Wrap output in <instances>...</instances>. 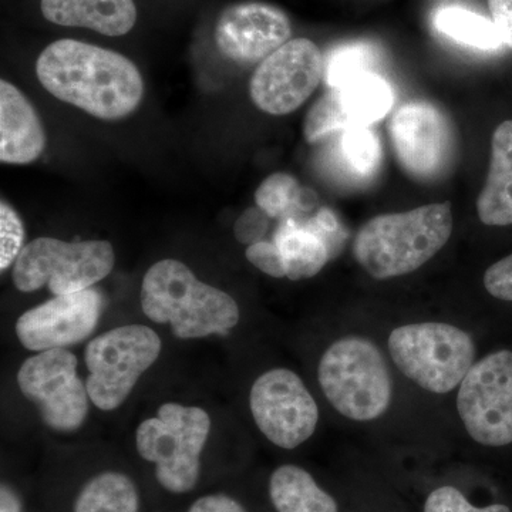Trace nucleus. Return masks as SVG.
<instances>
[{
	"mask_svg": "<svg viewBox=\"0 0 512 512\" xmlns=\"http://www.w3.org/2000/svg\"><path fill=\"white\" fill-rule=\"evenodd\" d=\"M40 84L64 103L101 120H120L137 110L144 80L136 64L103 47L63 39L40 53Z\"/></svg>",
	"mask_w": 512,
	"mask_h": 512,
	"instance_id": "f257e3e1",
	"label": "nucleus"
},
{
	"mask_svg": "<svg viewBox=\"0 0 512 512\" xmlns=\"http://www.w3.org/2000/svg\"><path fill=\"white\" fill-rule=\"evenodd\" d=\"M451 232L453 212L448 202L377 215L357 232L353 255L372 278H397L412 274L439 254Z\"/></svg>",
	"mask_w": 512,
	"mask_h": 512,
	"instance_id": "f03ea898",
	"label": "nucleus"
},
{
	"mask_svg": "<svg viewBox=\"0 0 512 512\" xmlns=\"http://www.w3.org/2000/svg\"><path fill=\"white\" fill-rule=\"evenodd\" d=\"M141 308L148 319L170 323L180 339L225 335L239 322L237 302L198 281L188 266L163 259L148 269L141 285Z\"/></svg>",
	"mask_w": 512,
	"mask_h": 512,
	"instance_id": "7ed1b4c3",
	"label": "nucleus"
},
{
	"mask_svg": "<svg viewBox=\"0 0 512 512\" xmlns=\"http://www.w3.org/2000/svg\"><path fill=\"white\" fill-rule=\"evenodd\" d=\"M318 379L326 399L346 419H379L392 403L386 360L372 340L360 336L336 340L323 353Z\"/></svg>",
	"mask_w": 512,
	"mask_h": 512,
	"instance_id": "20e7f679",
	"label": "nucleus"
},
{
	"mask_svg": "<svg viewBox=\"0 0 512 512\" xmlns=\"http://www.w3.org/2000/svg\"><path fill=\"white\" fill-rule=\"evenodd\" d=\"M210 430L211 419L205 410L165 403L157 419L138 426V454L156 466V478L164 490L190 493L200 481L201 453Z\"/></svg>",
	"mask_w": 512,
	"mask_h": 512,
	"instance_id": "39448f33",
	"label": "nucleus"
},
{
	"mask_svg": "<svg viewBox=\"0 0 512 512\" xmlns=\"http://www.w3.org/2000/svg\"><path fill=\"white\" fill-rule=\"evenodd\" d=\"M389 352L397 369L421 389L444 394L456 389L470 372L476 346L463 329L423 322L394 329Z\"/></svg>",
	"mask_w": 512,
	"mask_h": 512,
	"instance_id": "423d86ee",
	"label": "nucleus"
},
{
	"mask_svg": "<svg viewBox=\"0 0 512 512\" xmlns=\"http://www.w3.org/2000/svg\"><path fill=\"white\" fill-rule=\"evenodd\" d=\"M116 255L107 241L64 242L37 238L22 249L13 269L20 292L49 286L56 296L86 291L113 271Z\"/></svg>",
	"mask_w": 512,
	"mask_h": 512,
	"instance_id": "0eeeda50",
	"label": "nucleus"
},
{
	"mask_svg": "<svg viewBox=\"0 0 512 512\" xmlns=\"http://www.w3.org/2000/svg\"><path fill=\"white\" fill-rule=\"evenodd\" d=\"M161 346L160 336L143 325L121 326L89 342L84 353L90 372L86 387L94 406L103 412L120 407L156 363Z\"/></svg>",
	"mask_w": 512,
	"mask_h": 512,
	"instance_id": "6e6552de",
	"label": "nucleus"
},
{
	"mask_svg": "<svg viewBox=\"0 0 512 512\" xmlns=\"http://www.w3.org/2000/svg\"><path fill=\"white\" fill-rule=\"evenodd\" d=\"M457 410L471 439L488 447L512 443V352L474 363L460 383Z\"/></svg>",
	"mask_w": 512,
	"mask_h": 512,
	"instance_id": "1a4fd4ad",
	"label": "nucleus"
},
{
	"mask_svg": "<svg viewBox=\"0 0 512 512\" xmlns=\"http://www.w3.org/2000/svg\"><path fill=\"white\" fill-rule=\"evenodd\" d=\"M18 384L50 429L74 431L86 421L90 396L77 376L76 356L69 350H46L29 357L20 366Z\"/></svg>",
	"mask_w": 512,
	"mask_h": 512,
	"instance_id": "9d476101",
	"label": "nucleus"
},
{
	"mask_svg": "<svg viewBox=\"0 0 512 512\" xmlns=\"http://www.w3.org/2000/svg\"><path fill=\"white\" fill-rule=\"evenodd\" d=\"M397 161L410 177L436 181L450 168L456 151L453 124L429 101H410L394 113L389 124Z\"/></svg>",
	"mask_w": 512,
	"mask_h": 512,
	"instance_id": "9b49d317",
	"label": "nucleus"
},
{
	"mask_svg": "<svg viewBox=\"0 0 512 512\" xmlns=\"http://www.w3.org/2000/svg\"><path fill=\"white\" fill-rule=\"evenodd\" d=\"M249 404L258 429L285 450L311 439L318 426V404L301 377L288 369H272L259 376Z\"/></svg>",
	"mask_w": 512,
	"mask_h": 512,
	"instance_id": "f8f14e48",
	"label": "nucleus"
},
{
	"mask_svg": "<svg viewBox=\"0 0 512 512\" xmlns=\"http://www.w3.org/2000/svg\"><path fill=\"white\" fill-rule=\"evenodd\" d=\"M325 73V56L309 39H293L256 67L251 80L255 106L272 116L293 113L305 103Z\"/></svg>",
	"mask_w": 512,
	"mask_h": 512,
	"instance_id": "ddd939ff",
	"label": "nucleus"
},
{
	"mask_svg": "<svg viewBox=\"0 0 512 512\" xmlns=\"http://www.w3.org/2000/svg\"><path fill=\"white\" fill-rule=\"evenodd\" d=\"M393 104V89L386 79L379 73L360 74L313 104L303 134L309 143H318L346 128L370 127L384 119Z\"/></svg>",
	"mask_w": 512,
	"mask_h": 512,
	"instance_id": "4468645a",
	"label": "nucleus"
},
{
	"mask_svg": "<svg viewBox=\"0 0 512 512\" xmlns=\"http://www.w3.org/2000/svg\"><path fill=\"white\" fill-rule=\"evenodd\" d=\"M103 308V295L96 289L56 296L23 313L16 335L32 352L64 349L92 335Z\"/></svg>",
	"mask_w": 512,
	"mask_h": 512,
	"instance_id": "2eb2a0df",
	"label": "nucleus"
},
{
	"mask_svg": "<svg viewBox=\"0 0 512 512\" xmlns=\"http://www.w3.org/2000/svg\"><path fill=\"white\" fill-rule=\"evenodd\" d=\"M292 26L284 10L262 2L239 3L225 9L215 28V43L232 62H264L289 42Z\"/></svg>",
	"mask_w": 512,
	"mask_h": 512,
	"instance_id": "dca6fc26",
	"label": "nucleus"
},
{
	"mask_svg": "<svg viewBox=\"0 0 512 512\" xmlns=\"http://www.w3.org/2000/svg\"><path fill=\"white\" fill-rule=\"evenodd\" d=\"M46 134L25 94L12 83L0 82V161L30 164L42 156Z\"/></svg>",
	"mask_w": 512,
	"mask_h": 512,
	"instance_id": "f3484780",
	"label": "nucleus"
},
{
	"mask_svg": "<svg viewBox=\"0 0 512 512\" xmlns=\"http://www.w3.org/2000/svg\"><path fill=\"white\" fill-rule=\"evenodd\" d=\"M43 16L67 28L94 30L104 36H124L137 22L134 0H42Z\"/></svg>",
	"mask_w": 512,
	"mask_h": 512,
	"instance_id": "a211bd4d",
	"label": "nucleus"
},
{
	"mask_svg": "<svg viewBox=\"0 0 512 512\" xmlns=\"http://www.w3.org/2000/svg\"><path fill=\"white\" fill-rule=\"evenodd\" d=\"M477 212L488 227L512 225V120L495 128L490 170L477 198Z\"/></svg>",
	"mask_w": 512,
	"mask_h": 512,
	"instance_id": "6ab92c4d",
	"label": "nucleus"
},
{
	"mask_svg": "<svg viewBox=\"0 0 512 512\" xmlns=\"http://www.w3.org/2000/svg\"><path fill=\"white\" fill-rule=\"evenodd\" d=\"M274 242L284 259L286 278L291 281L318 275L330 259L325 241L298 218L282 220Z\"/></svg>",
	"mask_w": 512,
	"mask_h": 512,
	"instance_id": "aec40b11",
	"label": "nucleus"
},
{
	"mask_svg": "<svg viewBox=\"0 0 512 512\" xmlns=\"http://www.w3.org/2000/svg\"><path fill=\"white\" fill-rule=\"evenodd\" d=\"M269 495L278 512H339L332 495L298 466L276 468L269 480Z\"/></svg>",
	"mask_w": 512,
	"mask_h": 512,
	"instance_id": "412c9836",
	"label": "nucleus"
},
{
	"mask_svg": "<svg viewBox=\"0 0 512 512\" xmlns=\"http://www.w3.org/2000/svg\"><path fill=\"white\" fill-rule=\"evenodd\" d=\"M338 133L330 150L332 164L350 181L372 180L382 164V147L375 131L370 127H355Z\"/></svg>",
	"mask_w": 512,
	"mask_h": 512,
	"instance_id": "4be33fe9",
	"label": "nucleus"
},
{
	"mask_svg": "<svg viewBox=\"0 0 512 512\" xmlns=\"http://www.w3.org/2000/svg\"><path fill=\"white\" fill-rule=\"evenodd\" d=\"M140 495L134 481L117 471H104L87 481L73 512H138Z\"/></svg>",
	"mask_w": 512,
	"mask_h": 512,
	"instance_id": "5701e85b",
	"label": "nucleus"
},
{
	"mask_svg": "<svg viewBox=\"0 0 512 512\" xmlns=\"http://www.w3.org/2000/svg\"><path fill=\"white\" fill-rule=\"evenodd\" d=\"M437 32L458 45L473 49L497 50L504 46L493 19L484 18L473 10L461 6H444L433 16Z\"/></svg>",
	"mask_w": 512,
	"mask_h": 512,
	"instance_id": "b1692460",
	"label": "nucleus"
},
{
	"mask_svg": "<svg viewBox=\"0 0 512 512\" xmlns=\"http://www.w3.org/2000/svg\"><path fill=\"white\" fill-rule=\"evenodd\" d=\"M256 207L269 218H296L315 207L312 191L303 190L292 175L275 173L266 178L255 192Z\"/></svg>",
	"mask_w": 512,
	"mask_h": 512,
	"instance_id": "393cba45",
	"label": "nucleus"
},
{
	"mask_svg": "<svg viewBox=\"0 0 512 512\" xmlns=\"http://www.w3.org/2000/svg\"><path fill=\"white\" fill-rule=\"evenodd\" d=\"M380 62L382 52L372 43H346L330 50L325 57L323 80L330 89H335L360 74L377 73Z\"/></svg>",
	"mask_w": 512,
	"mask_h": 512,
	"instance_id": "a878e982",
	"label": "nucleus"
},
{
	"mask_svg": "<svg viewBox=\"0 0 512 512\" xmlns=\"http://www.w3.org/2000/svg\"><path fill=\"white\" fill-rule=\"evenodd\" d=\"M25 228L16 211L2 201L0 204V269L6 271L22 252Z\"/></svg>",
	"mask_w": 512,
	"mask_h": 512,
	"instance_id": "bb28decb",
	"label": "nucleus"
},
{
	"mask_svg": "<svg viewBox=\"0 0 512 512\" xmlns=\"http://www.w3.org/2000/svg\"><path fill=\"white\" fill-rule=\"evenodd\" d=\"M424 512H511L507 505L493 504L477 508L468 503L466 497L457 488L440 487L427 497Z\"/></svg>",
	"mask_w": 512,
	"mask_h": 512,
	"instance_id": "cd10ccee",
	"label": "nucleus"
},
{
	"mask_svg": "<svg viewBox=\"0 0 512 512\" xmlns=\"http://www.w3.org/2000/svg\"><path fill=\"white\" fill-rule=\"evenodd\" d=\"M303 222L325 241L330 258L339 254L346 242V231L332 211L328 208H320L313 217Z\"/></svg>",
	"mask_w": 512,
	"mask_h": 512,
	"instance_id": "c85d7f7f",
	"label": "nucleus"
},
{
	"mask_svg": "<svg viewBox=\"0 0 512 512\" xmlns=\"http://www.w3.org/2000/svg\"><path fill=\"white\" fill-rule=\"evenodd\" d=\"M245 255L248 261L264 274L272 278H286L284 259L274 241H261L249 245Z\"/></svg>",
	"mask_w": 512,
	"mask_h": 512,
	"instance_id": "c756f323",
	"label": "nucleus"
},
{
	"mask_svg": "<svg viewBox=\"0 0 512 512\" xmlns=\"http://www.w3.org/2000/svg\"><path fill=\"white\" fill-rule=\"evenodd\" d=\"M269 228V217L261 208H248L235 222L234 234L241 244L254 245L264 241Z\"/></svg>",
	"mask_w": 512,
	"mask_h": 512,
	"instance_id": "7c9ffc66",
	"label": "nucleus"
},
{
	"mask_svg": "<svg viewBox=\"0 0 512 512\" xmlns=\"http://www.w3.org/2000/svg\"><path fill=\"white\" fill-rule=\"evenodd\" d=\"M484 286L494 298L512 302V254L485 271Z\"/></svg>",
	"mask_w": 512,
	"mask_h": 512,
	"instance_id": "2f4dec72",
	"label": "nucleus"
},
{
	"mask_svg": "<svg viewBox=\"0 0 512 512\" xmlns=\"http://www.w3.org/2000/svg\"><path fill=\"white\" fill-rule=\"evenodd\" d=\"M488 8L501 40L512 49V0H488Z\"/></svg>",
	"mask_w": 512,
	"mask_h": 512,
	"instance_id": "473e14b6",
	"label": "nucleus"
},
{
	"mask_svg": "<svg viewBox=\"0 0 512 512\" xmlns=\"http://www.w3.org/2000/svg\"><path fill=\"white\" fill-rule=\"evenodd\" d=\"M188 512H248L234 498L225 494H211L198 498Z\"/></svg>",
	"mask_w": 512,
	"mask_h": 512,
	"instance_id": "72a5a7b5",
	"label": "nucleus"
},
{
	"mask_svg": "<svg viewBox=\"0 0 512 512\" xmlns=\"http://www.w3.org/2000/svg\"><path fill=\"white\" fill-rule=\"evenodd\" d=\"M0 512H20L18 494L5 484L0 490Z\"/></svg>",
	"mask_w": 512,
	"mask_h": 512,
	"instance_id": "f704fd0d",
	"label": "nucleus"
},
{
	"mask_svg": "<svg viewBox=\"0 0 512 512\" xmlns=\"http://www.w3.org/2000/svg\"><path fill=\"white\" fill-rule=\"evenodd\" d=\"M437 2H444V0H437Z\"/></svg>",
	"mask_w": 512,
	"mask_h": 512,
	"instance_id": "c9c22d12",
	"label": "nucleus"
}]
</instances>
